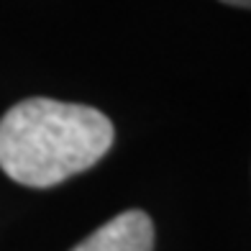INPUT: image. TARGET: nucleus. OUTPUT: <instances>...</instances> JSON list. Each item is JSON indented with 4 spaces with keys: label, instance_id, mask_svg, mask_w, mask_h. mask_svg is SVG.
Returning <instances> with one entry per match:
<instances>
[{
    "label": "nucleus",
    "instance_id": "1",
    "mask_svg": "<svg viewBox=\"0 0 251 251\" xmlns=\"http://www.w3.org/2000/svg\"><path fill=\"white\" fill-rule=\"evenodd\" d=\"M113 139V123L98 108L28 98L0 118V169L18 185L54 187L98 164Z\"/></svg>",
    "mask_w": 251,
    "mask_h": 251
},
{
    "label": "nucleus",
    "instance_id": "2",
    "mask_svg": "<svg viewBox=\"0 0 251 251\" xmlns=\"http://www.w3.org/2000/svg\"><path fill=\"white\" fill-rule=\"evenodd\" d=\"M72 251H154V223L144 210H126Z\"/></svg>",
    "mask_w": 251,
    "mask_h": 251
},
{
    "label": "nucleus",
    "instance_id": "3",
    "mask_svg": "<svg viewBox=\"0 0 251 251\" xmlns=\"http://www.w3.org/2000/svg\"><path fill=\"white\" fill-rule=\"evenodd\" d=\"M226 5H233V8H251V0H221Z\"/></svg>",
    "mask_w": 251,
    "mask_h": 251
}]
</instances>
